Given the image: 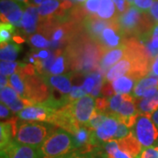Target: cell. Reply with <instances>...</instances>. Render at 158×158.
I'll use <instances>...</instances> for the list:
<instances>
[{
    "instance_id": "obj_1",
    "label": "cell",
    "mask_w": 158,
    "mask_h": 158,
    "mask_svg": "<svg viewBox=\"0 0 158 158\" xmlns=\"http://www.w3.org/2000/svg\"><path fill=\"white\" fill-rule=\"evenodd\" d=\"M69 72L89 74L97 70L104 50L85 30L76 34L64 49Z\"/></svg>"
},
{
    "instance_id": "obj_2",
    "label": "cell",
    "mask_w": 158,
    "mask_h": 158,
    "mask_svg": "<svg viewBox=\"0 0 158 158\" xmlns=\"http://www.w3.org/2000/svg\"><path fill=\"white\" fill-rule=\"evenodd\" d=\"M117 23L125 39L143 38L150 34L156 26L148 12L140 11L134 6H130L124 13L118 15Z\"/></svg>"
},
{
    "instance_id": "obj_3",
    "label": "cell",
    "mask_w": 158,
    "mask_h": 158,
    "mask_svg": "<svg viewBox=\"0 0 158 158\" xmlns=\"http://www.w3.org/2000/svg\"><path fill=\"white\" fill-rule=\"evenodd\" d=\"M18 118L15 123L13 140L20 144L40 148L46 139L53 134L57 127L50 123L19 122Z\"/></svg>"
},
{
    "instance_id": "obj_4",
    "label": "cell",
    "mask_w": 158,
    "mask_h": 158,
    "mask_svg": "<svg viewBox=\"0 0 158 158\" xmlns=\"http://www.w3.org/2000/svg\"><path fill=\"white\" fill-rule=\"evenodd\" d=\"M77 150L73 135L62 128H57L48 136L40 151L43 158H57Z\"/></svg>"
},
{
    "instance_id": "obj_5",
    "label": "cell",
    "mask_w": 158,
    "mask_h": 158,
    "mask_svg": "<svg viewBox=\"0 0 158 158\" xmlns=\"http://www.w3.org/2000/svg\"><path fill=\"white\" fill-rule=\"evenodd\" d=\"M132 133L142 148L154 147L158 143V127L152 120L151 115L140 114L132 127Z\"/></svg>"
},
{
    "instance_id": "obj_6",
    "label": "cell",
    "mask_w": 158,
    "mask_h": 158,
    "mask_svg": "<svg viewBox=\"0 0 158 158\" xmlns=\"http://www.w3.org/2000/svg\"><path fill=\"white\" fill-rule=\"evenodd\" d=\"M18 69L21 71L24 76L26 85V99H28L32 103H43L47 101L51 96V90L48 85L37 72L34 74H27L19 68Z\"/></svg>"
},
{
    "instance_id": "obj_7",
    "label": "cell",
    "mask_w": 158,
    "mask_h": 158,
    "mask_svg": "<svg viewBox=\"0 0 158 158\" xmlns=\"http://www.w3.org/2000/svg\"><path fill=\"white\" fill-rule=\"evenodd\" d=\"M75 120L80 126H86L96 110V99L91 95H86L68 105Z\"/></svg>"
},
{
    "instance_id": "obj_8",
    "label": "cell",
    "mask_w": 158,
    "mask_h": 158,
    "mask_svg": "<svg viewBox=\"0 0 158 158\" xmlns=\"http://www.w3.org/2000/svg\"><path fill=\"white\" fill-rule=\"evenodd\" d=\"M118 120L113 115L107 118L96 130L91 132L90 144L95 148L100 147L106 142L112 141L118 130Z\"/></svg>"
},
{
    "instance_id": "obj_9",
    "label": "cell",
    "mask_w": 158,
    "mask_h": 158,
    "mask_svg": "<svg viewBox=\"0 0 158 158\" xmlns=\"http://www.w3.org/2000/svg\"><path fill=\"white\" fill-rule=\"evenodd\" d=\"M57 110L48 106L44 103H35L18 113V118L27 121L49 122V119Z\"/></svg>"
},
{
    "instance_id": "obj_10",
    "label": "cell",
    "mask_w": 158,
    "mask_h": 158,
    "mask_svg": "<svg viewBox=\"0 0 158 158\" xmlns=\"http://www.w3.org/2000/svg\"><path fill=\"white\" fill-rule=\"evenodd\" d=\"M139 115L135 97L130 94H124V101L113 116L116 117L118 122H121L132 128Z\"/></svg>"
},
{
    "instance_id": "obj_11",
    "label": "cell",
    "mask_w": 158,
    "mask_h": 158,
    "mask_svg": "<svg viewBox=\"0 0 158 158\" xmlns=\"http://www.w3.org/2000/svg\"><path fill=\"white\" fill-rule=\"evenodd\" d=\"M125 40V37L118 28L116 19L111 26L103 31L100 38L98 40V43L101 46L104 52H106L123 45Z\"/></svg>"
},
{
    "instance_id": "obj_12",
    "label": "cell",
    "mask_w": 158,
    "mask_h": 158,
    "mask_svg": "<svg viewBox=\"0 0 158 158\" xmlns=\"http://www.w3.org/2000/svg\"><path fill=\"white\" fill-rule=\"evenodd\" d=\"M1 154L5 155L6 158H43L40 148L20 144L14 140L1 150Z\"/></svg>"
},
{
    "instance_id": "obj_13",
    "label": "cell",
    "mask_w": 158,
    "mask_h": 158,
    "mask_svg": "<svg viewBox=\"0 0 158 158\" xmlns=\"http://www.w3.org/2000/svg\"><path fill=\"white\" fill-rule=\"evenodd\" d=\"M48 123L55 125L57 127L66 130L69 133H71L72 135L81 127L75 120L68 105L56 111L49 119Z\"/></svg>"
},
{
    "instance_id": "obj_14",
    "label": "cell",
    "mask_w": 158,
    "mask_h": 158,
    "mask_svg": "<svg viewBox=\"0 0 158 158\" xmlns=\"http://www.w3.org/2000/svg\"><path fill=\"white\" fill-rule=\"evenodd\" d=\"M114 20L115 19L113 20L103 19L96 15H87L82 21V25L85 32L88 34V36L98 42L103 31L109 26H111Z\"/></svg>"
},
{
    "instance_id": "obj_15",
    "label": "cell",
    "mask_w": 158,
    "mask_h": 158,
    "mask_svg": "<svg viewBox=\"0 0 158 158\" xmlns=\"http://www.w3.org/2000/svg\"><path fill=\"white\" fill-rule=\"evenodd\" d=\"M74 75L72 72L64 74V75H44L41 77L48 85L51 90L56 91L62 95H69L71 91V76Z\"/></svg>"
},
{
    "instance_id": "obj_16",
    "label": "cell",
    "mask_w": 158,
    "mask_h": 158,
    "mask_svg": "<svg viewBox=\"0 0 158 158\" xmlns=\"http://www.w3.org/2000/svg\"><path fill=\"white\" fill-rule=\"evenodd\" d=\"M40 16L38 11V7L34 6H27L21 20V31L24 35L34 34L39 30L40 25Z\"/></svg>"
},
{
    "instance_id": "obj_17",
    "label": "cell",
    "mask_w": 158,
    "mask_h": 158,
    "mask_svg": "<svg viewBox=\"0 0 158 158\" xmlns=\"http://www.w3.org/2000/svg\"><path fill=\"white\" fill-rule=\"evenodd\" d=\"M158 90V79L150 77H145L141 78L133 90V96L135 98H148L153 96Z\"/></svg>"
},
{
    "instance_id": "obj_18",
    "label": "cell",
    "mask_w": 158,
    "mask_h": 158,
    "mask_svg": "<svg viewBox=\"0 0 158 158\" xmlns=\"http://www.w3.org/2000/svg\"><path fill=\"white\" fill-rule=\"evenodd\" d=\"M125 55H126L125 44L119 46L116 48H113V49L105 52L104 55L102 56L98 70L104 77H106L107 71L111 69V67L113 65H115V63L118 62L122 57H125Z\"/></svg>"
},
{
    "instance_id": "obj_19",
    "label": "cell",
    "mask_w": 158,
    "mask_h": 158,
    "mask_svg": "<svg viewBox=\"0 0 158 158\" xmlns=\"http://www.w3.org/2000/svg\"><path fill=\"white\" fill-rule=\"evenodd\" d=\"M118 143L119 148L122 151L127 153L133 158L138 157L143 149L141 143L138 141V140L136 139L135 136L134 135V134L132 132L129 135H127L121 140H118Z\"/></svg>"
},
{
    "instance_id": "obj_20",
    "label": "cell",
    "mask_w": 158,
    "mask_h": 158,
    "mask_svg": "<svg viewBox=\"0 0 158 158\" xmlns=\"http://www.w3.org/2000/svg\"><path fill=\"white\" fill-rule=\"evenodd\" d=\"M135 104L139 114L152 115L158 109V90L151 97L135 98Z\"/></svg>"
},
{
    "instance_id": "obj_21",
    "label": "cell",
    "mask_w": 158,
    "mask_h": 158,
    "mask_svg": "<svg viewBox=\"0 0 158 158\" xmlns=\"http://www.w3.org/2000/svg\"><path fill=\"white\" fill-rule=\"evenodd\" d=\"M139 80L132 76L120 77L112 83L113 88L116 94H129L132 91L135 84Z\"/></svg>"
},
{
    "instance_id": "obj_22",
    "label": "cell",
    "mask_w": 158,
    "mask_h": 158,
    "mask_svg": "<svg viewBox=\"0 0 158 158\" xmlns=\"http://www.w3.org/2000/svg\"><path fill=\"white\" fill-rule=\"evenodd\" d=\"M21 50L20 46L14 41H11L1 45L0 59L1 61L14 62L17 59L19 53Z\"/></svg>"
},
{
    "instance_id": "obj_23",
    "label": "cell",
    "mask_w": 158,
    "mask_h": 158,
    "mask_svg": "<svg viewBox=\"0 0 158 158\" xmlns=\"http://www.w3.org/2000/svg\"><path fill=\"white\" fill-rule=\"evenodd\" d=\"M13 126L11 119L2 121L0 125V147L1 150L6 148L13 141Z\"/></svg>"
},
{
    "instance_id": "obj_24",
    "label": "cell",
    "mask_w": 158,
    "mask_h": 158,
    "mask_svg": "<svg viewBox=\"0 0 158 158\" xmlns=\"http://www.w3.org/2000/svg\"><path fill=\"white\" fill-rule=\"evenodd\" d=\"M97 14L99 18L106 20H113L118 17L113 0H101L100 6Z\"/></svg>"
},
{
    "instance_id": "obj_25",
    "label": "cell",
    "mask_w": 158,
    "mask_h": 158,
    "mask_svg": "<svg viewBox=\"0 0 158 158\" xmlns=\"http://www.w3.org/2000/svg\"><path fill=\"white\" fill-rule=\"evenodd\" d=\"M68 63L64 50H57V56L53 66L51 67L50 75H62V74L69 73L68 72Z\"/></svg>"
},
{
    "instance_id": "obj_26",
    "label": "cell",
    "mask_w": 158,
    "mask_h": 158,
    "mask_svg": "<svg viewBox=\"0 0 158 158\" xmlns=\"http://www.w3.org/2000/svg\"><path fill=\"white\" fill-rule=\"evenodd\" d=\"M9 85L17 91L19 96L23 98H26V85H25L24 76L21 73V71L19 70L18 69L15 73L10 76Z\"/></svg>"
},
{
    "instance_id": "obj_27",
    "label": "cell",
    "mask_w": 158,
    "mask_h": 158,
    "mask_svg": "<svg viewBox=\"0 0 158 158\" xmlns=\"http://www.w3.org/2000/svg\"><path fill=\"white\" fill-rule=\"evenodd\" d=\"M16 27L11 23H1L0 25V43L1 45L11 42L16 33Z\"/></svg>"
},
{
    "instance_id": "obj_28",
    "label": "cell",
    "mask_w": 158,
    "mask_h": 158,
    "mask_svg": "<svg viewBox=\"0 0 158 158\" xmlns=\"http://www.w3.org/2000/svg\"><path fill=\"white\" fill-rule=\"evenodd\" d=\"M19 97L17 91L11 86H6L1 89V103H4L6 106H11Z\"/></svg>"
},
{
    "instance_id": "obj_29",
    "label": "cell",
    "mask_w": 158,
    "mask_h": 158,
    "mask_svg": "<svg viewBox=\"0 0 158 158\" xmlns=\"http://www.w3.org/2000/svg\"><path fill=\"white\" fill-rule=\"evenodd\" d=\"M109 114L106 113H103V112H98L95 110V112L91 115L89 122L87 123L86 127L91 131L96 130L100 125L107 118Z\"/></svg>"
},
{
    "instance_id": "obj_30",
    "label": "cell",
    "mask_w": 158,
    "mask_h": 158,
    "mask_svg": "<svg viewBox=\"0 0 158 158\" xmlns=\"http://www.w3.org/2000/svg\"><path fill=\"white\" fill-rule=\"evenodd\" d=\"M29 43L35 48H47L50 47V40L42 34H34L28 38Z\"/></svg>"
},
{
    "instance_id": "obj_31",
    "label": "cell",
    "mask_w": 158,
    "mask_h": 158,
    "mask_svg": "<svg viewBox=\"0 0 158 158\" xmlns=\"http://www.w3.org/2000/svg\"><path fill=\"white\" fill-rule=\"evenodd\" d=\"M124 101V94H115L111 98H107V110L109 115H113L118 111L119 106Z\"/></svg>"
},
{
    "instance_id": "obj_32",
    "label": "cell",
    "mask_w": 158,
    "mask_h": 158,
    "mask_svg": "<svg viewBox=\"0 0 158 158\" xmlns=\"http://www.w3.org/2000/svg\"><path fill=\"white\" fill-rule=\"evenodd\" d=\"M21 5H24V4H21L16 0H1V3H0L1 18L6 17L11 11H13L14 9H16Z\"/></svg>"
},
{
    "instance_id": "obj_33",
    "label": "cell",
    "mask_w": 158,
    "mask_h": 158,
    "mask_svg": "<svg viewBox=\"0 0 158 158\" xmlns=\"http://www.w3.org/2000/svg\"><path fill=\"white\" fill-rule=\"evenodd\" d=\"M18 62H6V61H1L0 63V72L1 75H4L6 77L11 76L13 73L16 72L18 67H19Z\"/></svg>"
},
{
    "instance_id": "obj_34",
    "label": "cell",
    "mask_w": 158,
    "mask_h": 158,
    "mask_svg": "<svg viewBox=\"0 0 158 158\" xmlns=\"http://www.w3.org/2000/svg\"><path fill=\"white\" fill-rule=\"evenodd\" d=\"M100 1L101 0H86L83 4L88 15H95L98 13L100 6Z\"/></svg>"
},
{
    "instance_id": "obj_35",
    "label": "cell",
    "mask_w": 158,
    "mask_h": 158,
    "mask_svg": "<svg viewBox=\"0 0 158 158\" xmlns=\"http://www.w3.org/2000/svg\"><path fill=\"white\" fill-rule=\"evenodd\" d=\"M131 132H132L131 128L128 127L127 125L123 124L121 122H118V130H117V132H116V134L114 135L113 140H117V141L121 140V139L127 137V135H129L130 134H131Z\"/></svg>"
},
{
    "instance_id": "obj_36",
    "label": "cell",
    "mask_w": 158,
    "mask_h": 158,
    "mask_svg": "<svg viewBox=\"0 0 158 158\" xmlns=\"http://www.w3.org/2000/svg\"><path fill=\"white\" fill-rule=\"evenodd\" d=\"M86 96V92H85L84 89L81 86H73L71 91L69 92V94L68 95L69 99L70 102H73L77 99H79L83 97Z\"/></svg>"
},
{
    "instance_id": "obj_37",
    "label": "cell",
    "mask_w": 158,
    "mask_h": 158,
    "mask_svg": "<svg viewBox=\"0 0 158 158\" xmlns=\"http://www.w3.org/2000/svg\"><path fill=\"white\" fill-rule=\"evenodd\" d=\"M154 0H135L133 6L143 12H148L152 6Z\"/></svg>"
},
{
    "instance_id": "obj_38",
    "label": "cell",
    "mask_w": 158,
    "mask_h": 158,
    "mask_svg": "<svg viewBox=\"0 0 158 158\" xmlns=\"http://www.w3.org/2000/svg\"><path fill=\"white\" fill-rule=\"evenodd\" d=\"M137 158H158V147L143 148Z\"/></svg>"
},
{
    "instance_id": "obj_39",
    "label": "cell",
    "mask_w": 158,
    "mask_h": 158,
    "mask_svg": "<svg viewBox=\"0 0 158 158\" xmlns=\"http://www.w3.org/2000/svg\"><path fill=\"white\" fill-rule=\"evenodd\" d=\"M113 1L117 8L118 15L124 13L125 11L129 8L130 5L128 4L127 0H113Z\"/></svg>"
},
{
    "instance_id": "obj_40",
    "label": "cell",
    "mask_w": 158,
    "mask_h": 158,
    "mask_svg": "<svg viewBox=\"0 0 158 158\" xmlns=\"http://www.w3.org/2000/svg\"><path fill=\"white\" fill-rule=\"evenodd\" d=\"M101 94L103 97H106V98H111L113 95H115V91L113 90V85L112 84H110L109 82H106L105 80V83L104 85L102 87Z\"/></svg>"
},
{
    "instance_id": "obj_41",
    "label": "cell",
    "mask_w": 158,
    "mask_h": 158,
    "mask_svg": "<svg viewBox=\"0 0 158 158\" xmlns=\"http://www.w3.org/2000/svg\"><path fill=\"white\" fill-rule=\"evenodd\" d=\"M148 15L152 19V20L156 25L158 24V0L154 1L152 6L150 8V10L148 11Z\"/></svg>"
},
{
    "instance_id": "obj_42",
    "label": "cell",
    "mask_w": 158,
    "mask_h": 158,
    "mask_svg": "<svg viewBox=\"0 0 158 158\" xmlns=\"http://www.w3.org/2000/svg\"><path fill=\"white\" fill-rule=\"evenodd\" d=\"M0 118L1 119H10L11 118V110L6 106L4 103H1L0 106Z\"/></svg>"
},
{
    "instance_id": "obj_43",
    "label": "cell",
    "mask_w": 158,
    "mask_h": 158,
    "mask_svg": "<svg viewBox=\"0 0 158 158\" xmlns=\"http://www.w3.org/2000/svg\"><path fill=\"white\" fill-rule=\"evenodd\" d=\"M149 74L158 79V56L155 57L153 59L152 62H151V66H150V70H149Z\"/></svg>"
},
{
    "instance_id": "obj_44",
    "label": "cell",
    "mask_w": 158,
    "mask_h": 158,
    "mask_svg": "<svg viewBox=\"0 0 158 158\" xmlns=\"http://www.w3.org/2000/svg\"><path fill=\"white\" fill-rule=\"evenodd\" d=\"M69 158H98L92 152L90 153H81L75 151Z\"/></svg>"
},
{
    "instance_id": "obj_45",
    "label": "cell",
    "mask_w": 158,
    "mask_h": 158,
    "mask_svg": "<svg viewBox=\"0 0 158 158\" xmlns=\"http://www.w3.org/2000/svg\"><path fill=\"white\" fill-rule=\"evenodd\" d=\"M113 156L114 158H133L130 155H128L127 153L122 151L120 148H118V150L113 154Z\"/></svg>"
},
{
    "instance_id": "obj_46",
    "label": "cell",
    "mask_w": 158,
    "mask_h": 158,
    "mask_svg": "<svg viewBox=\"0 0 158 158\" xmlns=\"http://www.w3.org/2000/svg\"><path fill=\"white\" fill-rule=\"evenodd\" d=\"M47 1H49V0H29L27 6H40V5L44 4Z\"/></svg>"
},
{
    "instance_id": "obj_47",
    "label": "cell",
    "mask_w": 158,
    "mask_h": 158,
    "mask_svg": "<svg viewBox=\"0 0 158 158\" xmlns=\"http://www.w3.org/2000/svg\"><path fill=\"white\" fill-rule=\"evenodd\" d=\"M7 85H8V78H7V77L4 76V75H1V89L8 86Z\"/></svg>"
},
{
    "instance_id": "obj_48",
    "label": "cell",
    "mask_w": 158,
    "mask_h": 158,
    "mask_svg": "<svg viewBox=\"0 0 158 158\" xmlns=\"http://www.w3.org/2000/svg\"><path fill=\"white\" fill-rule=\"evenodd\" d=\"M151 118H152V120L154 121V123L156 125V127H158V109L156 112H154L152 113Z\"/></svg>"
},
{
    "instance_id": "obj_49",
    "label": "cell",
    "mask_w": 158,
    "mask_h": 158,
    "mask_svg": "<svg viewBox=\"0 0 158 158\" xmlns=\"http://www.w3.org/2000/svg\"><path fill=\"white\" fill-rule=\"evenodd\" d=\"M73 2L74 5H81L83 3H85L86 0H71Z\"/></svg>"
},
{
    "instance_id": "obj_50",
    "label": "cell",
    "mask_w": 158,
    "mask_h": 158,
    "mask_svg": "<svg viewBox=\"0 0 158 158\" xmlns=\"http://www.w3.org/2000/svg\"><path fill=\"white\" fill-rule=\"evenodd\" d=\"M16 1L19 2V3H21V4H24V5H26V6H27L29 0H16Z\"/></svg>"
},
{
    "instance_id": "obj_51",
    "label": "cell",
    "mask_w": 158,
    "mask_h": 158,
    "mask_svg": "<svg viewBox=\"0 0 158 158\" xmlns=\"http://www.w3.org/2000/svg\"><path fill=\"white\" fill-rule=\"evenodd\" d=\"M73 153H70V154H68V155H65V156H60V157H57V158H69L70 156H71V155H72Z\"/></svg>"
},
{
    "instance_id": "obj_52",
    "label": "cell",
    "mask_w": 158,
    "mask_h": 158,
    "mask_svg": "<svg viewBox=\"0 0 158 158\" xmlns=\"http://www.w3.org/2000/svg\"><path fill=\"white\" fill-rule=\"evenodd\" d=\"M127 2H128V4H129L130 6H133V4H134L135 0H127Z\"/></svg>"
},
{
    "instance_id": "obj_53",
    "label": "cell",
    "mask_w": 158,
    "mask_h": 158,
    "mask_svg": "<svg viewBox=\"0 0 158 158\" xmlns=\"http://www.w3.org/2000/svg\"><path fill=\"white\" fill-rule=\"evenodd\" d=\"M0 158H6V156L5 155H3V154H1V157Z\"/></svg>"
},
{
    "instance_id": "obj_54",
    "label": "cell",
    "mask_w": 158,
    "mask_h": 158,
    "mask_svg": "<svg viewBox=\"0 0 158 158\" xmlns=\"http://www.w3.org/2000/svg\"><path fill=\"white\" fill-rule=\"evenodd\" d=\"M61 1H67V0H61Z\"/></svg>"
},
{
    "instance_id": "obj_55",
    "label": "cell",
    "mask_w": 158,
    "mask_h": 158,
    "mask_svg": "<svg viewBox=\"0 0 158 158\" xmlns=\"http://www.w3.org/2000/svg\"><path fill=\"white\" fill-rule=\"evenodd\" d=\"M154 1H156V0H154Z\"/></svg>"
}]
</instances>
